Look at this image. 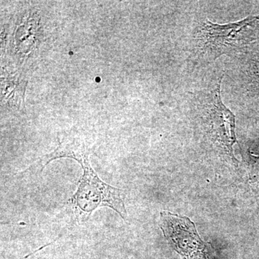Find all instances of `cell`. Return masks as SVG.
I'll use <instances>...</instances> for the list:
<instances>
[{
  "instance_id": "cell-1",
  "label": "cell",
  "mask_w": 259,
  "mask_h": 259,
  "mask_svg": "<svg viewBox=\"0 0 259 259\" xmlns=\"http://www.w3.org/2000/svg\"><path fill=\"white\" fill-rule=\"evenodd\" d=\"M90 150L82 141L71 139L64 141L51 153L53 159L70 158L79 162L83 168V175L77 190L69 199V203L74 209L76 218L84 222L94 210L100 207H109L127 219L122 192L100 180L90 165Z\"/></svg>"
},
{
  "instance_id": "cell-2",
  "label": "cell",
  "mask_w": 259,
  "mask_h": 259,
  "mask_svg": "<svg viewBox=\"0 0 259 259\" xmlns=\"http://www.w3.org/2000/svg\"><path fill=\"white\" fill-rule=\"evenodd\" d=\"M258 39L259 15L223 25L206 20L194 32L197 54L209 61L225 54L240 52Z\"/></svg>"
},
{
  "instance_id": "cell-3",
  "label": "cell",
  "mask_w": 259,
  "mask_h": 259,
  "mask_svg": "<svg viewBox=\"0 0 259 259\" xmlns=\"http://www.w3.org/2000/svg\"><path fill=\"white\" fill-rule=\"evenodd\" d=\"M159 226L166 241L182 259H214L212 245L201 238L190 218L163 211L160 213Z\"/></svg>"
},
{
  "instance_id": "cell-4",
  "label": "cell",
  "mask_w": 259,
  "mask_h": 259,
  "mask_svg": "<svg viewBox=\"0 0 259 259\" xmlns=\"http://www.w3.org/2000/svg\"><path fill=\"white\" fill-rule=\"evenodd\" d=\"M221 80L199 102V110L211 139L235 162L233 146L237 143L235 133V115L223 104L221 99Z\"/></svg>"
},
{
  "instance_id": "cell-5",
  "label": "cell",
  "mask_w": 259,
  "mask_h": 259,
  "mask_svg": "<svg viewBox=\"0 0 259 259\" xmlns=\"http://www.w3.org/2000/svg\"><path fill=\"white\" fill-rule=\"evenodd\" d=\"M248 84L250 95L259 106V61L250 68Z\"/></svg>"
},
{
  "instance_id": "cell-6",
  "label": "cell",
  "mask_w": 259,
  "mask_h": 259,
  "mask_svg": "<svg viewBox=\"0 0 259 259\" xmlns=\"http://www.w3.org/2000/svg\"><path fill=\"white\" fill-rule=\"evenodd\" d=\"M248 163H249L250 175L251 180L259 185V156H255L249 151Z\"/></svg>"
}]
</instances>
